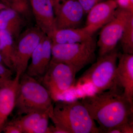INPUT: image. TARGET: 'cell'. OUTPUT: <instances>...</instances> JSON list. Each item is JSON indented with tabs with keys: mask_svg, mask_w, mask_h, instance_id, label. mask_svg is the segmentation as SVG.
<instances>
[{
	"mask_svg": "<svg viewBox=\"0 0 133 133\" xmlns=\"http://www.w3.org/2000/svg\"><path fill=\"white\" fill-rule=\"evenodd\" d=\"M52 101L49 91L36 78L25 72L21 76L15 108L18 115L47 111Z\"/></svg>",
	"mask_w": 133,
	"mask_h": 133,
	"instance_id": "obj_3",
	"label": "cell"
},
{
	"mask_svg": "<svg viewBox=\"0 0 133 133\" xmlns=\"http://www.w3.org/2000/svg\"><path fill=\"white\" fill-rule=\"evenodd\" d=\"M45 34L38 27L27 29L16 40L13 71L21 76L26 71L30 59Z\"/></svg>",
	"mask_w": 133,
	"mask_h": 133,
	"instance_id": "obj_8",
	"label": "cell"
},
{
	"mask_svg": "<svg viewBox=\"0 0 133 133\" xmlns=\"http://www.w3.org/2000/svg\"><path fill=\"white\" fill-rule=\"evenodd\" d=\"M2 132L5 133H23L21 129L11 121L6 122Z\"/></svg>",
	"mask_w": 133,
	"mask_h": 133,
	"instance_id": "obj_24",
	"label": "cell"
},
{
	"mask_svg": "<svg viewBox=\"0 0 133 133\" xmlns=\"http://www.w3.org/2000/svg\"><path fill=\"white\" fill-rule=\"evenodd\" d=\"M81 101L102 133L133 120V104L119 85L85 96Z\"/></svg>",
	"mask_w": 133,
	"mask_h": 133,
	"instance_id": "obj_1",
	"label": "cell"
},
{
	"mask_svg": "<svg viewBox=\"0 0 133 133\" xmlns=\"http://www.w3.org/2000/svg\"><path fill=\"white\" fill-rule=\"evenodd\" d=\"M52 42L50 37L45 35L36 48L31 57V62L25 73L38 80L48 69L52 58Z\"/></svg>",
	"mask_w": 133,
	"mask_h": 133,
	"instance_id": "obj_10",
	"label": "cell"
},
{
	"mask_svg": "<svg viewBox=\"0 0 133 133\" xmlns=\"http://www.w3.org/2000/svg\"><path fill=\"white\" fill-rule=\"evenodd\" d=\"M97 45L93 36L81 42L52 43L51 59L68 65L77 73L87 65L94 62Z\"/></svg>",
	"mask_w": 133,
	"mask_h": 133,
	"instance_id": "obj_5",
	"label": "cell"
},
{
	"mask_svg": "<svg viewBox=\"0 0 133 133\" xmlns=\"http://www.w3.org/2000/svg\"><path fill=\"white\" fill-rule=\"evenodd\" d=\"M118 54L116 49L99 57L96 62L93 63L77 80L74 87L91 85L95 92H98L108 90L119 85L116 77Z\"/></svg>",
	"mask_w": 133,
	"mask_h": 133,
	"instance_id": "obj_4",
	"label": "cell"
},
{
	"mask_svg": "<svg viewBox=\"0 0 133 133\" xmlns=\"http://www.w3.org/2000/svg\"><path fill=\"white\" fill-rule=\"evenodd\" d=\"M9 81H5L2 79L0 78V87H1L2 86L4 85L6 83L9 82Z\"/></svg>",
	"mask_w": 133,
	"mask_h": 133,
	"instance_id": "obj_31",
	"label": "cell"
},
{
	"mask_svg": "<svg viewBox=\"0 0 133 133\" xmlns=\"http://www.w3.org/2000/svg\"><path fill=\"white\" fill-rule=\"evenodd\" d=\"M13 71L0 63V78L6 81L12 80Z\"/></svg>",
	"mask_w": 133,
	"mask_h": 133,
	"instance_id": "obj_23",
	"label": "cell"
},
{
	"mask_svg": "<svg viewBox=\"0 0 133 133\" xmlns=\"http://www.w3.org/2000/svg\"><path fill=\"white\" fill-rule=\"evenodd\" d=\"M54 8L56 29L79 28L85 13L77 0H64Z\"/></svg>",
	"mask_w": 133,
	"mask_h": 133,
	"instance_id": "obj_9",
	"label": "cell"
},
{
	"mask_svg": "<svg viewBox=\"0 0 133 133\" xmlns=\"http://www.w3.org/2000/svg\"><path fill=\"white\" fill-rule=\"evenodd\" d=\"M63 1H64V0H52L53 5H54V7Z\"/></svg>",
	"mask_w": 133,
	"mask_h": 133,
	"instance_id": "obj_29",
	"label": "cell"
},
{
	"mask_svg": "<svg viewBox=\"0 0 133 133\" xmlns=\"http://www.w3.org/2000/svg\"><path fill=\"white\" fill-rule=\"evenodd\" d=\"M119 6L133 10V0H116Z\"/></svg>",
	"mask_w": 133,
	"mask_h": 133,
	"instance_id": "obj_26",
	"label": "cell"
},
{
	"mask_svg": "<svg viewBox=\"0 0 133 133\" xmlns=\"http://www.w3.org/2000/svg\"><path fill=\"white\" fill-rule=\"evenodd\" d=\"M20 78L21 76L16 74L14 78L0 87V133L15 109Z\"/></svg>",
	"mask_w": 133,
	"mask_h": 133,
	"instance_id": "obj_14",
	"label": "cell"
},
{
	"mask_svg": "<svg viewBox=\"0 0 133 133\" xmlns=\"http://www.w3.org/2000/svg\"><path fill=\"white\" fill-rule=\"evenodd\" d=\"M116 77L124 94L133 104V54L118 52Z\"/></svg>",
	"mask_w": 133,
	"mask_h": 133,
	"instance_id": "obj_13",
	"label": "cell"
},
{
	"mask_svg": "<svg viewBox=\"0 0 133 133\" xmlns=\"http://www.w3.org/2000/svg\"><path fill=\"white\" fill-rule=\"evenodd\" d=\"M120 41L123 53L133 54V12L129 16Z\"/></svg>",
	"mask_w": 133,
	"mask_h": 133,
	"instance_id": "obj_19",
	"label": "cell"
},
{
	"mask_svg": "<svg viewBox=\"0 0 133 133\" xmlns=\"http://www.w3.org/2000/svg\"><path fill=\"white\" fill-rule=\"evenodd\" d=\"M121 133H133V120L118 126Z\"/></svg>",
	"mask_w": 133,
	"mask_h": 133,
	"instance_id": "obj_25",
	"label": "cell"
},
{
	"mask_svg": "<svg viewBox=\"0 0 133 133\" xmlns=\"http://www.w3.org/2000/svg\"><path fill=\"white\" fill-rule=\"evenodd\" d=\"M133 10L119 6L113 18L102 28L97 45L99 57L111 52L116 49L120 41L125 26Z\"/></svg>",
	"mask_w": 133,
	"mask_h": 133,
	"instance_id": "obj_7",
	"label": "cell"
},
{
	"mask_svg": "<svg viewBox=\"0 0 133 133\" xmlns=\"http://www.w3.org/2000/svg\"><path fill=\"white\" fill-rule=\"evenodd\" d=\"M49 111L54 125L66 133H102L81 101L58 100Z\"/></svg>",
	"mask_w": 133,
	"mask_h": 133,
	"instance_id": "obj_2",
	"label": "cell"
},
{
	"mask_svg": "<svg viewBox=\"0 0 133 133\" xmlns=\"http://www.w3.org/2000/svg\"><path fill=\"white\" fill-rule=\"evenodd\" d=\"M24 23L23 16L11 8L0 11V30L8 31L15 40L22 33Z\"/></svg>",
	"mask_w": 133,
	"mask_h": 133,
	"instance_id": "obj_15",
	"label": "cell"
},
{
	"mask_svg": "<svg viewBox=\"0 0 133 133\" xmlns=\"http://www.w3.org/2000/svg\"><path fill=\"white\" fill-rule=\"evenodd\" d=\"M93 34L85 27L55 30L49 37L53 43L69 44L81 42L89 39Z\"/></svg>",
	"mask_w": 133,
	"mask_h": 133,
	"instance_id": "obj_16",
	"label": "cell"
},
{
	"mask_svg": "<svg viewBox=\"0 0 133 133\" xmlns=\"http://www.w3.org/2000/svg\"><path fill=\"white\" fill-rule=\"evenodd\" d=\"M46 112H35L21 115L10 121L19 127L23 133H31L34 127Z\"/></svg>",
	"mask_w": 133,
	"mask_h": 133,
	"instance_id": "obj_18",
	"label": "cell"
},
{
	"mask_svg": "<svg viewBox=\"0 0 133 133\" xmlns=\"http://www.w3.org/2000/svg\"><path fill=\"white\" fill-rule=\"evenodd\" d=\"M118 7L116 0H106L98 3L87 14L85 27L93 34L112 20Z\"/></svg>",
	"mask_w": 133,
	"mask_h": 133,
	"instance_id": "obj_11",
	"label": "cell"
},
{
	"mask_svg": "<svg viewBox=\"0 0 133 133\" xmlns=\"http://www.w3.org/2000/svg\"><path fill=\"white\" fill-rule=\"evenodd\" d=\"M48 133H66V132L62 129L54 125L49 126Z\"/></svg>",
	"mask_w": 133,
	"mask_h": 133,
	"instance_id": "obj_27",
	"label": "cell"
},
{
	"mask_svg": "<svg viewBox=\"0 0 133 133\" xmlns=\"http://www.w3.org/2000/svg\"><path fill=\"white\" fill-rule=\"evenodd\" d=\"M49 110L45 112L33 128L31 133H48L49 121L50 119L49 115Z\"/></svg>",
	"mask_w": 133,
	"mask_h": 133,
	"instance_id": "obj_21",
	"label": "cell"
},
{
	"mask_svg": "<svg viewBox=\"0 0 133 133\" xmlns=\"http://www.w3.org/2000/svg\"><path fill=\"white\" fill-rule=\"evenodd\" d=\"M82 7L85 14H87L95 5L106 0H77Z\"/></svg>",
	"mask_w": 133,
	"mask_h": 133,
	"instance_id": "obj_22",
	"label": "cell"
},
{
	"mask_svg": "<svg viewBox=\"0 0 133 133\" xmlns=\"http://www.w3.org/2000/svg\"><path fill=\"white\" fill-rule=\"evenodd\" d=\"M0 63H2L3 64V62L2 58L1 55V53H0Z\"/></svg>",
	"mask_w": 133,
	"mask_h": 133,
	"instance_id": "obj_32",
	"label": "cell"
},
{
	"mask_svg": "<svg viewBox=\"0 0 133 133\" xmlns=\"http://www.w3.org/2000/svg\"><path fill=\"white\" fill-rule=\"evenodd\" d=\"M76 74L68 65L51 59L45 74L37 80L48 90L55 102L74 87Z\"/></svg>",
	"mask_w": 133,
	"mask_h": 133,
	"instance_id": "obj_6",
	"label": "cell"
},
{
	"mask_svg": "<svg viewBox=\"0 0 133 133\" xmlns=\"http://www.w3.org/2000/svg\"><path fill=\"white\" fill-rule=\"evenodd\" d=\"M11 4L10 8L16 10L23 16H28L29 14L30 5L29 0H9Z\"/></svg>",
	"mask_w": 133,
	"mask_h": 133,
	"instance_id": "obj_20",
	"label": "cell"
},
{
	"mask_svg": "<svg viewBox=\"0 0 133 133\" xmlns=\"http://www.w3.org/2000/svg\"><path fill=\"white\" fill-rule=\"evenodd\" d=\"M7 8L8 7L5 4H3L0 1V11L2 10L3 9H5Z\"/></svg>",
	"mask_w": 133,
	"mask_h": 133,
	"instance_id": "obj_30",
	"label": "cell"
},
{
	"mask_svg": "<svg viewBox=\"0 0 133 133\" xmlns=\"http://www.w3.org/2000/svg\"><path fill=\"white\" fill-rule=\"evenodd\" d=\"M0 1L3 4H5L8 7L10 8L11 4H10L9 0H0Z\"/></svg>",
	"mask_w": 133,
	"mask_h": 133,
	"instance_id": "obj_28",
	"label": "cell"
},
{
	"mask_svg": "<svg viewBox=\"0 0 133 133\" xmlns=\"http://www.w3.org/2000/svg\"><path fill=\"white\" fill-rule=\"evenodd\" d=\"M37 27L48 37L56 29L52 0H29Z\"/></svg>",
	"mask_w": 133,
	"mask_h": 133,
	"instance_id": "obj_12",
	"label": "cell"
},
{
	"mask_svg": "<svg viewBox=\"0 0 133 133\" xmlns=\"http://www.w3.org/2000/svg\"><path fill=\"white\" fill-rule=\"evenodd\" d=\"M15 40L8 31L0 30V53L3 62L6 66L13 71L15 48Z\"/></svg>",
	"mask_w": 133,
	"mask_h": 133,
	"instance_id": "obj_17",
	"label": "cell"
}]
</instances>
